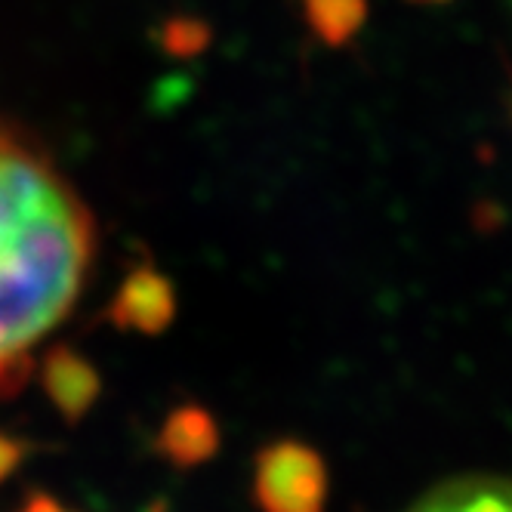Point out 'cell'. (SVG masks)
<instances>
[{"mask_svg":"<svg viewBox=\"0 0 512 512\" xmlns=\"http://www.w3.org/2000/svg\"><path fill=\"white\" fill-rule=\"evenodd\" d=\"M19 460H22L19 442H13V438H7V435H0V482H4L7 475L16 469Z\"/></svg>","mask_w":512,"mask_h":512,"instance_id":"52a82bcc","label":"cell"},{"mask_svg":"<svg viewBox=\"0 0 512 512\" xmlns=\"http://www.w3.org/2000/svg\"><path fill=\"white\" fill-rule=\"evenodd\" d=\"M216 448H219V426L201 408L173 411L158 432V451L173 466H198L210 460Z\"/></svg>","mask_w":512,"mask_h":512,"instance_id":"8992f818","label":"cell"},{"mask_svg":"<svg viewBox=\"0 0 512 512\" xmlns=\"http://www.w3.org/2000/svg\"><path fill=\"white\" fill-rule=\"evenodd\" d=\"M176 297L170 281L155 269H136L121 284L118 297L108 306V318L118 327L139 334H158L173 321Z\"/></svg>","mask_w":512,"mask_h":512,"instance_id":"3957f363","label":"cell"},{"mask_svg":"<svg viewBox=\"0 0 512 512\" xmlns=\"http://www.w3.org/2000/svg\"><path fill=\"white\" fill-rule=\"evenodd\" d=\"M408 512H512V482L497 475H463L420 497Z\"/></svg>","mask_w":512,"mask_h":512,"instance_id":"277c9868","label":"cell"},{"mask_svg":"<svg viewBox=\"0 0 512 512\" xmlns=\"http://www.w3.org/2000/svg\"><path fill=\"white\" fill-rule=\"evenodd\" d=\"M96 247L93 213L53 155L0 118V398L75 309Z\"/></svg>","mask_w":512,"mask_h":512,"instance_id":"6da1fadb","label":"cell"},{"mask_svg":"<svg viewBox=\"0 0 512 512\" xmlns=\"http://www.w3.org/2000/svg\"><path fill=\"white\" fill-rule=\"evenodd\" d=\"M253 500L260 512H324V460L303 442L266 445L253 463Z\"/></svg>","mask_w":512,"mask_h":512,"instance_id":"7a4b0ae2","label":"cell"},{"mask_svg":"<svg viewBox=\"0 0 512 512\" xmlns=\"http://www.w3.org/2000/svg\"><path fill=\"white\" fill-rule=\"evenodd\" d=\"M44 386L53 398V405L68 417H84L99 395V377L96 368L71 349H53L44 364Z\"/></svg>","mask_w":512,"mask_h":512,"instance_id":"5b68a950","label":"cell"}]
</instances>
